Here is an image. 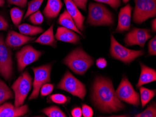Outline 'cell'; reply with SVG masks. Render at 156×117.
Returning a JSON list of instances; mask_svg holds the SVG:
<instances>
[{"label":"cell","instance_id":"obj_14","mask_svg":"<svg viewBox=\"0 0 156 117\" xmlns=\"http://www.w3.org/2000/svg\"><path fill=\"white\" fill-rule=\"evenodd\" d=\"M27 105L16 107L10 103H6L0 105V117H18L23 116L28 112Z\"/></svg>","mask_w":156,"mask_h":117},{"label":"cell","instance_id":"obj_21","mask_svg":"<svg viewBox=\"0 0 156 117\" xmlns=\"http://www.w3.org/2000/svg\"><path fill=\"white\" fill-rule=\"evenodd\" d=\"M58 23L63 27L75 31L81 36H83V34L80 32V30L77 28L73 19L67 12L66 9L65 10L64 12L60 15L58 18Z\"/></svg>","mask_w":156,"mask_h":117},{"label":"cell","instance_id":"obj_9","mask_svg":"<svg viewBox=\"0 0 156 117\" xmlns=\"http://www.w3.org/2000/svg\"><path fill=\"white\" fill-rule=\"evenodd\" d=\"M51 64H46L38 67H32L34 73L33 90L29 98L30 100L38 97L40 89L43 85L51 81Z\"/></svg>","mask_w":156,"mask_h":117},{"label":"cell","instance_id":"obj_41","mask_svg":"<svg viewBox=\"0 0 156 117\" xmlns=\"http://www.w3.org/2000/svg\"><path fill=\"white\" fill-rule=\"evenodd\" d=\"M5 4V0H0V7H2Z\"/></svg>","mask_w":156,"mask_h":117},{"label":"cell","instance_id":"obj_18","mask_svg":"<svg viewBox=\"0 0 156 117\" xmlns=\"http://www.w3.org/2000/svg\"><path fill=\"white\" fill-rule=\"evenodd\" d=\"M140 65L141 72L139 80L136 84L137 88L156 80V71L155 70L142 63L140 64Z\"/></svg>","mask_w":156,"mask_h":117},{"label":"cell","instance_id":"obj_29","mask_svg":"<svg viewBox=\"0 0 156 117\" xmlns=\"http://www.w3.org/2000/svg\"><path fill=\"white\" fill-rule=\"evenodd\" d=\"M30 21L35 25H40L44 21V17L39 10L33 13L29 16Z\"/></svg>","mask_w":156,"mask_h":117},{"label":"cell","instance_id":"obj_39","mask_svg":"<svg viewBox=\"0 0 156 117\" xmlns=\"http://www.w3.org/2000/svg\"><path fill=\"white\" fill-rule=\"evenodd\" d=\"M72 115L73 117H81L82 116V110L80 107H76L72 111Z\"/></svg>","mask_w":156,"mask_h":117},{"label":"cell","instance_id":"obj_34","mask_svg":"<svg viewBox=\"0 0 156 117\" xmlns=\"http://www.w3.org/2000/svg\"><path fill=\"white\" fill-rule=\"evenodd\" d=\"M82 113L84 117H92L94 115V112L91 107L87 105H83L82 106Z\"/></svg>","mask_w":156,"mask_h":117},{"label":"cell","instance_id":"obj_24","mask_svg":"<svg viewBox=\"0 0 156 117\" xmlns=\"http://www.w3.org/2000/svg\"><path fill=\"white\" fill-rule=\"evenodd\" d=\"M156 90L147 89L141 86L140 88V98L142 107H144L156 95Z\"/></svg>","mask_w":156,"mask_h":117},{"label":"cell","instance_id":"obj_3","mask_svg":"<svg viewBox=\"0 0 156 117\" xmlns=\"http://www.w3.org/2000/svg\"><path fill=\"white\" fill-rule=\"evenodd\" d=\"M87 22L93 26H111L114 23L112 13L103 4L90 2Z\"/></svg>","mask_w":156,"mask_h":117},{"label":"cell","instance_id":"obj_20","mask_svg":"<svg viewBox=\"0 0 156 117\" xmlns=\"http://www.w3.org/2000/svg\"><path fill=\"white\" fill-rule=\"evenodd\" d=\"M34 42L56 48L57 47V41L55 40L53 34V24H52L46 31L35 40Z\"/></svg>","mask_w":156,"mask_h":117},{"label":"cell","instance_id":"obj_40","mask_svg":"<svg viewBox=\"0 0 156 117\" xmlns=\"http://www.w3.org/2000/svg\"><path fill=\"white\" fill-rule=\"evenodd\" d=\"M151 29L153 32H155L156 31V20L154 19L151 22Z\"/></svg>","mask_w":156,"mask_h":117},{"label":"cell","instance_id":"obj_28","mask_svg":"<svg viewBox=\"0 0 156 117\" xmlns=\"http://www.w3.org/2000/svg\"><path fill=\"white\" fill-rule=\"evenodd\" d=\"M136 117H156V103L154 102L143 112L135 115Z\"/></svg>","mask_w":156,"mask_h":117},{"label":"cell","instance_id":"obj_17","mask_svg":"<svg viewBox=\"0 0 156 117\" xmlns=\"http://www.w3.org/2000/svg\"><path fill=\"white\" fill-rule=\"evenodd\" d=\"M55 38L58 41L72 44H77L80 42V37L74 31L64 27L58 28Z\"/></svg>","mask_w":156,"mask_h":117},{"label":"cell","instance_id":"obj_2","mask_svg":"<svg viewBox=\"0 0 156 117\" xmlns=\"http://www.w3.org/2000/svg\"><path fill=\"white\" fill-rule=\"evenodd\" d=\"M94 62L93 57L81 48H77L70 52L63 63L74 73L83 75Z\"/></svg>","mask_w":156,"mask_h":117},{"label":"cell","instance_id":"obj_36","mask_svg":"<svg viewBox=\"0 0 156 117\" xmlns=\"http://www.w3.org/2000/svg\"><path fill=\"white\" fill-rule=\"evenodd\" d=\"M87 1L88 0H73V1L78 8L84 11L87 10L86 6Z\"/></svg>","mask_w":156,"mask_h":117},{"label":"cell","instance_id":"obj_19","mask_svg":"<svg viewBox=\"0 0 156 117\" xmlns=\"http://www.w3.org/2000/svg\"><path fill=\"white\" fill-rule=\"evenodd\" d=\"M63 7L61 0H48L43 10V14L48 19L57 17Z\"/></svg>","mask_w":156,"mask_h":117},{"label":"cell","instance_id":"obj_10","mask_svg":"<svg viewBox=\"0 0 156 117\" xmlns=\"http://www.w3.org/2000/svg\"><path fill=\"white\" fill-rule=\"evenodd\" d=\"M115 93L120 100L136 107L140 105L139 94L135 91L132 84L126 77L122 78Z\"/></svg>","mask_w":156,"mask_h":117},{"label":"cell","instance_id":"obj_37","mask_svg":"<svg viewBox=\"0 0 156 117\" xmlns=\"http://www.w3.org/2000/svg\"><path fill=\"white\" fill-rule=\"evenodd\" d=\"M9 24L6 19L0 15V31L4 30L6 31L9 28Z\"/></svg>","mask_w":156,"mask_h":117},{"label":"cell","instance_id":"obj_38","mask_svg":"<svg viewBox=\"0 0 156 117\" xmlns=\"http://www.w3.org/2000/svg\"><path fill=\"white\" fill-rule=\"evenodd\" d=\"M96 66L100 69H104L107 65V62L106 59L103 58H100L97 59L96 62Z\"/></svg>","mask_w":156,"mask_h":117},{"label":"cell","instance_id":"obj_33","mask_svg":"<svg viewBox=\"0 0 156 117\" xmlns=\"http://www.w3.org/2000/svg\"><path fill=\"white\" fill-rule=\"evenodd\" d=\"M148 53L151 56H155L156 54V36L149 41L148 43Z\"/></svg>","mask_w":156,"mask_h":117},{"label":"cell","instance_id":"obj_30","mask_svg":"<svg viewBox=\"0 0 156 117\" xmlns=\"http://www.w3.org/2000/svg\"><path fill=\"white\" fill-rule=\"evenodd\" d=\"M51 101L58 104H64L68 101V98L61 94H55L50 96Z\"/></svg>","mask_w":156,"mask_h":117},{"label":"cell","instance_id":"obj_6","mask_svg":"<svg viewBox=\"0 0 156 117\" xmlns=\"http://www.w3.org/2000/svg\"><path fill=\"white\" fill-rule=\"evenodd\" d=\"M135 7L133 21L140 24L156 15V0H134Z\"/></svg>","mask_w":156,"mask_h":117},{"label":"cell","instance_id":"obj_31","mask_svg":"<svg viewBox=\"0 0 156 117\" xmlns=\"http://www.w3.org/2000/svg\"><path fill=\"white\" fill-rule=\"evenodd\" d=\"M97 2L108 4L113 9L117 10L121 5V0H94Z\"/></svg>","mask_w":156,"mask_h":117},{"label":"cell","instance_id":"obj_1","mask_svg":"<svg viewBox=\"0 0 156 117\" xmlns=\"http://www.w3.org/2000/svg\"><path fill=\"white\" fill-rule=\"evenodd\" d=\"M92 98L94 105L102 112H117L124 108V104L116 96L111 80L102 77L94 80Z\"/></svg>","mask_w":156,"mask_h":117},{"label":"cell","instance_id":"obj_22","mask_svg":"<svg viewBox=\"0 0 156 117\" xmlns=\"http://www.w3.org/2000/svg\"><path fill=\"white\" fill-rule=\"evenodd\" d=\"M18 28L21 34L25 36H33L38 35L44 31L43 29L41 27L32 26L26 23L19 25Z\"/></svg>","mask_w":156,"mask_h":117},{"label":"cell","instance_id":"obj_26","mask_svg":"<svg viewBox=\"0 0 156 117\" xmlns=\"http://www.w3.org/2000/svg\"><path fill=\"white\" fill-rule=\"evenodd\" d=\"M44 1V0H32L28 2V9L24 15V19H26L30 15L38 11Z\"/></svg>","mask_w":156,"mask_h":117},{"label":"cell","instance_id":"obj_5","mask_svg":"<svg viewBox=\"0 0 156 117\" xmlns=\"http://www.w3.org/2000/svg\"><path fill=\"white\" fill-rule=\"evenodd\" d=\"M110 53L115 59L120 60L126 64H129L137 57L144 55L143 50H134L127 49L115 40L113 35H111Z\"/></svg>","mask_w":156,"mask_h":117},{"label":"cell","instance_id":"obj_15","mask_svg":"<svg viewBox=\"0 0 156 117\" xmlns=\"http://www.w3.org/2000/svg\"><path fill=\"white\" fill-rule=\"evenodd\" d=\"M35 39V37H30L13 30H10L7 34L5 43L9 47L17 48Z\"/></svg>","mask_w":156,"mask_h":117},{"label":"cell","instance_id":"obj_11","mask_svg":"<svg viewBox=\"0 0 156 117\" xmlns=\"http://www.w3.org/2000/svg\"><path fill=\"white\" fill-rule=\"evenodd\" d=\"M42 54V52L35 49L31 45L24 46L16 54L18 71H23L27 65L37 61Z\"/></svg>","mask_w":156,"mask_h":117},{"label":"cell","instance_id":"obj_12","mask_svg":"<svg viewBox=\"0 0 156 117\" xmlns=\"http://www.w3.org/2000/svg\"><path fill=\"white\" fill-rule=\"evenodd\" d=\"M151 36L149 29L134 28L126 34L124 43L126 46L136 45L143 48L146 41Z\"/></svg>","mask_w":156,"mask_h":117},{"label":"cell","instance_id":"obj_35","mask_svg":"<svg viewBox=\"0 0 156 117\" xmlns=\"http://www.w3.org/2000/svg\"><path fill=\"white\" fill-rule=\"evenodd\" d=\"M28 0H7V2L9 4L15 5L21 8H24L26 7Z\"/></svg>","mask_w":156,"mask_h":117},{"label":"cell","instance_id":"obj_7","mask_svg":"<svg viewBox=\"0 0 156 117\" xmlns=\"http://www.w3.org/2000/svg\"><path fill=\"white\" fill-rule=\"evenodd\" d=\"M57 88L67 91L73 96L83 99L86 94V88L82 82L67 71L58 84Z\"/></svg>","mask_w":156,"mask_h":117},{"label":"cell","instance_id":"obj_25","mask_svg":"<svg viewBox=\"0 0 156 117\" xmlns=\"http://www.w3.org/2000/svg\"><path fill=\"white\" fill-rule=\"evenodd\" d=\"M42 112L49 117H66L64 112L57 106H52L44 108Z\"/></svg>","mask_w":156,"mask_h":117},{"label":"cell","instance_id":"obj_42","mask_svg":"<svg viewBox=\"0 0 156 117\" xmlns=\"http://www.w3.org/2000/svg\"><path fill=\"white\" fill-rule=\"evenodd\" d=\"M129 1H130V0H122V2H123V3H127Z\"/></svg>","mask_w":156,"mask_h":117},{"label":"cell","instance_id":"obj_32","mask_svg":"<svg viewBox=\"0 0 156 117\" xmlns=\"http://www.w3.org/2000/svg\"><path fill=\"white\" fill-rule=\"evenodd\" d=\"M54 85L50 84H45L43 85L40 90L41 96H45L51 93L53 90Z\"/></svg>","mask_w":156,"mask_h":117},{"label":"cell","instance_id":"obj_13","mask_svg":"<svg viewBox=\"0 0 156 117\" xmlns=\"http://www.w3.org/2000/svg\"><path fill=\"white\" fill-rule=\"evenodd\" d=\"M132 9L129 4L121 9L118 15V25L115 32L122 33L130 29Z\"/></svg>","mask_w":156,"mask_h":117},{"label":"cell","instance_id":"obj_4","mask_svg":"<svg viewBox=\"0 0 156 117\" xmlns=\"http://www.w3.org/2000/svg\"><path fill=\"white\" fill-rule=\"evenodd\" d=\"M32 78L28 71L23 72L12 84L11 88L15 93L14 105L20 107L23 105L27 95L31 90Z\"/></svg>","mask_w":156,"mask_h":117},{"label":"cell","instance_id":"obj_23","mask_svg":"<svg viewBox=\"0 0 156 117\" xmlns=\"http://www.w3.org/2000/svg\"><path fill=\"white\" fill-rule=\"evenodd\" d=\"M13 91L5 82L0 79V105L6 100L13 98Z\"/></svg>","mask_w":156,"mask_h":117},{"label":"cell","instance_id":"obj_8","mask_svg":"<svg viewBox=\"0 0 156 117\" xmlns=\"http://www.w3.org/2000/svg\"><path fill=\"white\" fill-rule=\"evenodd\" d=\"M12 53L6 44L3 36L0 34V75L6 80H9L13 75Z\"/></svg>","mask_w":156,"mask_h":117},{"label":"cell","instance_id":"obj_27","mask_svg":"<svg viewBox=\"0 0 156 117\" xmlns=\"http://www.w3.org/2000/svg\"><path fill=\"white\" fill-rule=\"evenodd\" d=\"M10 16L14 25L18 26L20 24L23 15V11L17 7H14L10 10Z\"/></svg>","mask_w":156,"mask_h":117},{"label":"cell","instance_id":"obj_16","mask_svg":"<svg viewBox=\"0 0 156 117\" xmlns=\"http://www.w3.org/2000/svg\"><path fill=\"white\" fill-rule=\"evenodd\" d=\"M66 10L72 17L77 28L80 31H84V22L85 17L80 13L73 0H64Z\"/></svg>","mask_w":156,"mask_h":117}]
</instances>
